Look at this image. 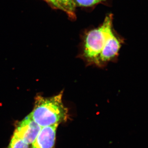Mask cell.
Returning a JSON list of instances; mask_svg holds the SVG:
<instances>
[{
    "label": "cell",
    "mask_w": 148,
    "mask_h": 148,
    "mask_svg": "<svg viewBox=\"0 0 148 148\" xmlns=\"http://www.w3.org/2000/svg\"><path fill=\"white\" fill-rule=\"evenodd\" d=\"M106 0H74L76 5L79 6L88 7L94 5Z\"/></svg>",
    "instance_id": "8"
},
{
    "label": "cell",
    "mask_w": 148,
    "mask_h": 148,
    "mask_svg": "<svg viewBox=\"0 0 148 148\" xmlns=\"http://www.w3.org/2000/svg\"><path fill=\"white\" fill-rule=\"evenodd\" d=\"M121 47V45L119 40L115 36L111 30L109 33L103 50L99 56L98 62L99 61L105 62L113 58L118 53Z\"/></svg>",
    "instance_id": "5"
},
{
    "label": "cell",
    "mask_w": 148,
    "mask_h": 148,
    "mask_svg": "<svg viewBox=\"0 0 148 148\" xmlns=\"http://www.w3.org/2000/svg\"><path fill=\"white\" fill-rule=\"evenodd\" d=\"M57 1L64 11L73 16L76 7L74 0H57Z\"/></svg>",
    "instance_id": "6"
},
{
    "label": "cell",
    "mask_w": 148,
    "mask_h": 148,
    "mask_svg": "<svg viewBox=\"0 0 148 148\" xmlns=\"http://www.w3.org/2000/svg\"><path fill=\"white\" fill-rule=\"evenodd\" d=\"M63 93L50 98L41 95L36 97L34 107L29 115L42 127L59 124L68 119L69 112L62 101Z\"/></svg>",
    "instance_id": "1"
},
{
    "label": "cell",
    "mask_w": 148,
    "mask_h": 148,
    "mask_svg": "<svg viewBox=\"0 0 148 148\" xmlns=\"http://www.w3.org/2000/svg\"><path fill=\"white\" fill-rule=\"evenodd\" d=\"M58 125L56 124L42 127L37 138L32 143L31 148H53Z\"/></svg>",
    "instance_id": "4"
},
{
    "label": "cell",
    "mask_w": 148,
    "mask_h": 148,
    "mask_svg": "<svg viewBox=\"0 0 148 148\" xmlns=\"http://www.w3.org/2000/svg\"><path fill=\"white\" fill-rule=\"evenodd\" d=\"M45 1L49 3L50 4L53 5L56 8L59 9L63 10L62 8L60 6V5L58 4V2H57V0H45Z\"/></svg>",
    "instance_id": "9"
},
{
    "label": "cell",
    "mask_w": 148,
    "mask_h": 148,
    "mask_svg": "<svg viewBox=\"0 0 148 148\" xmlns=\"http://www.w3.org/2000/svg\"><path fill=\"white\" fill-rule=\"evenodd\" d=\"M8 148H29V145L14 133Z\"/></svg>",
    "instance_id": "7"
},
{
    "label": "cell",
    "mask_w": 148,
    "mask_h": 148,
    "mask_svg": "<svg viewBox=\"0 0 148 148\" xmlns=\"http://www.w3.org/2000/svg\"><path fill=\"white\" fill-rule=\"evenodd\" d=\"M41 128L29 115L18 123L14 133L30 145L34 143Z\"/></svg>",
    "instance_id": "3"
},
{
    "label": "cell",
    "mask_w": 148,
    "mask_h": 148,
    "mask_svg": "<svg viewBox=\"0 0 148 148\" xmlns=\"http://www.w3.org/2000/svg\"><path fill=\"white\" fill-rule=\"evenodd\" d=\"M112 16H107L103 25L91 30L86 35L84 46V55L88 59L98 62V58L103 50L110 32L112 29Z\"/></svg>",
    "instance_id": "2"
}]
</instances>
